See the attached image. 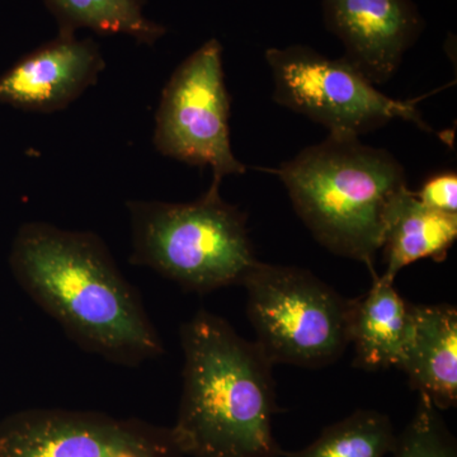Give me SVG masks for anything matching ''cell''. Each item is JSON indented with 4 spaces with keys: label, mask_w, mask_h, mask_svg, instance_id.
Instances as JSON below:
<instances>
[{
    "label": "cell",
    "mask_w": 457,
    "mask_h": 457,
    "mask_svg": "<svg viewBox=\"0 0 457 457\" xmlns=\"http://www.w3.org/2000/svg\"><path fill=\"white\" fill-rule=\"evenodd\" d=\"M12 266L29 296L84 350L123 366L164 353L137 288L96 234L31 222L14 240Z\"/></svg>",
    "instance_id": "cell-1"
},
{
    "label": "cell",
    "mask_w": 457,
    "mask_h": 457,
    "mask_svg": "<svg viewBox=\"0 0 457 457\" xmlns=\"http://www.w3.org/2000/svg\"><path fill=\"white\" fill-rule=\"evenodd\" d=\"M185 353L170 432L186 457H282L273 435V363L225 319L197 312L180 327Z\"/></svg>",
    "instance_id": "cell-2"
},
{
    "label": "cell",
    "mask_w": 457,
    "mask_h": 457,
    "mask_svg": "<svg viewBox=\"0 0 457 457\" xmlns=\"http://www.w3.org/2000/svg\"><path fill=\"white\" fill-rule=\"evenodd\" d=\"M278 174L319 245L362 262L376 276L390 216L408 189L398 159L360 137L329 134L282 164Z\"/></svg>",
    "instance_id": "cell-3"
},
{
    "label": "cell",
    "mask_w": 457,
    "mask_h": 457,
    "mask_svg": "<svg viewBox=\"0 0 457 457\" xmlns=\"http://www.w3.org/2000/svg\"><path fill=\"white\" fill-rule=\"evenodd\" d=\"M130 260L149 267L183 288L210 293L242 285L258 263L246 216L225 203L220 187L194 203L129 201Z\"/></svg>",
    "instance_id": "cell-4"
},
{
    "label": "cell",
    "mask_w": 457,
    "mask_h": 457,
    "mask_svg": "<svg viewBox=\"0 0 457 457\" xmlns=\"http://www.w3.org/2000/svg\"><path fill=\"white\" fill-rule=\"evenodd\" d=\"M242 285L255 343L273 365L324 368L350 345L351 300L311 270L258 261Z\"/></svg>",
    "instance_id": "cell-5"
},
{
    "label": "cell",
    "mask_w": 457,
    "mask_h": 457,
    "mask_svg": "<svg viewBox=\"0 0 457 457\" xmlns=\"http://www.w3.org/2000/svg\"><path fill=\"white\" fill-rule=\"evenodd\" d=\"M272 73L273 99L278 104L320 123L329 134L361 137L394 120L435 132L420 116L416 101L384 95L347 59H332L312 47L266 51Z\"/></svg>",
    "instance_id": "cell-6"
},
{
    "label": "cell",
    "mask_w": 457,
    "mask_h": 457,
    "mask_svg": "<svg viewBox=\"0 0 457 457\" xmlns=\"http://www.w3.org/2000/svg\"><path fill=\"white\" fill-rule=\"evenodd\" d=\"M230 96L225 86L222 46L204 42L174 71L155 114L154 145L168 158L210 167L213 187L245 173L230 141Z\"/></svg>",
    "instance_id": "cell-7"
},
{
    "label": "cell",
    "mask_w": 457,
    "mask_h": 457,
    "mask_svg": "<svg viewBox=\"0 0 457 457\" xmlns=\"http://www.w3.org/2000/svg\"><path fill=\"white\" fill-rule=\"evenodd\" d=\"M0 457H186L170 428L93 411L33 409L0 425Z\"/></svg>",
    "instance_id": "cell-8"
},
{
    "label": "cell",
    "mask_w": 457,
    "mask_h": 457,
    "mask_svg": "<svg viewBox=\"0 0 457 457\" xmlns=\"http://www.w3.org/2000/svg\"><path fill=\"white\" fill-rule=\"evenodd\" d=\"M324 21L345 46V59L375 84L392 80L423 31L411 0H321Z\"/></svg>",
    "instance_id": "cell-9"
},
{
    "label": "cell",
    "mask_w": 457,
    "mask_h": 457,
    "mask_svg": "<svg viewBox=\"0 0 457 457\" xmlns=\"http://www.w3.org/2000/svg\"><path fill=\"white\" fill-rule=\"evenodd\" d=\"M104 69L97 42L59 31L0 77V102L31 112H56L80 97Z\"/></svg>",
    "instance_id": "cell-10"
},
{
    "label": "cell",
    "mask_w": 457,
    "mask_h": 457,
    "mask_svg": "<svg viewBox=\"0 0 457 457\" xmlns=\"http://www.w3.org/2000/svg\"><path fill=\"white\" fill-rule=\"evenodd\" d=\"M399 370L411 389L440 411L457 403V311L447 303L414 305L411 337Z\"/></svg>",
    "instance_id": "cell-11"
},
{
    "label": "cell",
    "mask_w": 457,
    "mask_h": 457,
    "mask_svg": "<svg viewBox=\"0 0 457 457\" xmlns=\"http://www.w3.org/2000/svg\"><path fill=\"white\" fill-rule=\"evenodd\" d=\"M413 321V303H408L383 275L365 295L351 300L348 342L353 345L354 366L366 371L398 368L404 356Z\"/></svg>",
    "instance_id": "cell-12"
},
{
    "label": "cell",
    "mask_w": 457,
    "mask_h": 457,
    "mask_svg": "<svg viewBox=\"0 0 457 457\" xmlns=\"http://www.w3.org/2000/svg\"><path fill=\"white\" fill-rule=\"evenodd\" d=\"M456 237L457 213L429 209L408 188L394 207L385 231L384 278L394 281L400 270L426 258L445 261Z\"/></svg>",
    "instance_id": "cell-13"
},
{
    "label": "cell",
    "mask_w": 457,
    "mask_h": 457,
    "mask_svg": "<svg viewBox=\"0 0 457 457\" xmlns=\"http://www.w3.org/2000/svg\"><path fill=\"white\" fill-rule=\"evenodd\" d=\"M60 32L90 29L99 35H123L154 45L167 32L145 14L146 0H44Z\"/></svg>",
    "instance_id": "cell-14"
},
{
    "label": "cell",
    "mask_w": 457,
    "mask_h": 457,
    "mask_svg": "<svg viewBox=\"0 0 457 457\" xmlns=\"http://www.w3.org/2000/svg\"><path fill=\"white\" fill-rule=\"evenodd\" d=\"M392 420L371 409H360L327 427L305 449L285 457H389L396 442Z\"/></svg>",
    "instance_id": "cell-15"
},
{
    "label": "cell",
    "mask_w": 457,
    "mask_h": 457,
    "mask_svg": "<svg viewBox=\"0 0 457 457\" xmlns=\"http://www.w3.org/2000/svg\"><path fill=\"white\" fill-rule=\"evenodd\" d=\"M389 457H457L455 438L441 417L440 409L423 394H420L411 422L396 436Z\"/></svg>",
    "instance_id": "cell-16"
},
{
    "label": "cell",
    "mask_w": 457,
    "mask_h": 457,
    "mask_svg": "<svg viewBox=\"0 0 457 457\" xmlns=\"http://www.w3.org/2000/svg\"><path fill=\"white\" fill-rule=\"evenodd\" d=\"M414 196L436 212L457 213V174L449 170L427 179Z\"/></svg>",
    "instance_id": "cell-17"
}]
</instances>
